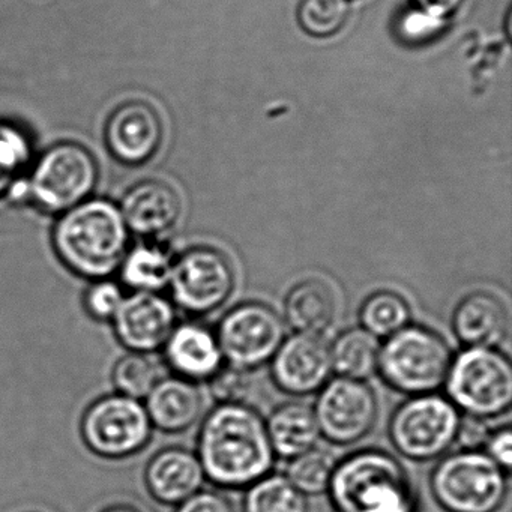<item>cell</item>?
I'll use <instances>...</instances> for the list:
<instances>
[{
	"mask_svg": "<svg viewBox=\"0 0 512 512\" xmlns=\"http://www.w3.org/2000/svg\"><path fill=\"white\" fill-rule=\"evenodd\" d=\"M149 493L167 505H179L200 491L205 472L199 457L184 448L157 452L146 467Z\"/></svg>",
	"mask_w": 512,
	"mask_h": 512,
	"instance_id": "d6986e66",
	"label": "cell"
},
{
	"mask_svg": "<svg viewBox=\"0 0 512 512\" xmlns=\"http://www.w3.org/2000/svg\"><path fill=\"white\" fill-rule=\"evenodd\" d=\"M145 407L155 428L164 433H182L202 415V392L191 380L161 377L146 397Z\"/></svg>",
	"mask_w": 512,
	"mask_h": 512,
	"instance_id": "ffe728a7",
	"label": "cell"
},
{
	"mask_svg": "<svg viewBox=\"0 0 512 512\" xmlns=\"http://www.w3.org/2000/svg\"><path fill=\"white\" fill-rule=\"evenodd\" d=\"M113 383L118 394L143 400L157 385L160 370L149 353L128 352L125 353L113 367Z\"/></svg>",
	"mask_w": 512,
	"mask_h": 512,
	"instance_id": "83f0119b",
	"label": "cell"
},
{
	"mask_svg": "<svg viewBox=\"0 0 512 512\" xmlns=\"http://www.w3.org/2000/svg\"><path fill=\"white\" fill-rule=\"evenodd\" d=\"M32 143L16 125L0 124V197L22 179L31 163Z\"/></svg>",
	"mask_w": 512,
	"mask_h": 512,
	"instance_id": "f1b7e54d",
	"label": "cell"
},
{
	"mask_svg": "<svg viewBox=\"0 0 512 512\" xmlns=\"http://www.w3.org/2000/svg\"><path fill=\"white\" fill-rule=\"evenodd\" d=\"M335 466L337 461L331 452L314 446L292 458L286 478L305 496H317L328 491Z\"/></svg>",
	"mask_w": 512,
	"mask_h": 512,
	"instance_id": "4316f807",
	"label": "cell"
},
{
	"mask_svg": "<svg viewBox=\"0 0 512 512\" xmlns=\"http://www.w3.org/2000/svg\"><path fill=\"white\" fill-rule=\"evenodd\" d=\"M244 512H310L307 497L286 476L266 475L250 485Z\"/></svg>",
	"mask_w": 512,
	"mask_h": 512,
	"instance_id": "d4e9b609",
	"label": "cell"
},
{
	"mask_svg": "<svg viewBox=\"0 0 512 512\" xmlns=\"http://www.w3.org/2000/svg\"><path fill=\"white\" fill-rule=\"evenodd\" d=\"M215 335L227 364L251 371L274 358L286 338V325L268 305L247 302L221 319Z\"/></svg>",
	"mask_w": 512,
	"mask_h": 512,
	"instance_id": "8fae6325",
	"label": "cell"
},
{
	"mask_svg": "<svg viewBox=\"0 0 512 512\" xmlns=\"http://www.w3.org/2000/svg\"><path fill=\"white\" fill-rule=\"evenodd\" d=\"M176 512H235L232 503L215 491H197L184 502L179 503Z\"/></svg>",
	"mask_w": 512,
	"mask_h": 512,
	"instance_id": "836d02e7",
	"label": "cell"
},
{
	"mask_svg": "<svg viewBox=\"0 0 512 512\" xmlns=\"http://www.w3.org/2000/svg\"><path fill=\"white\" fill-rule=\"evenodd\" d=\"M94 155L79 143H58L32 166L25 184V200L47 214L61 215L91 199L98 184Z\"/></svg>",
	"mask_w": 512,
	"mask_h": 512,
	"instance_id": "8992f818",
	"label": "cell"
},
{
	"mask_svg": "<svg viewBox=\"0 0 512 512\" xmlns=\"http://www.w3.org/2000/svg\"><path fill=\"white\" fill-rule=\"evenodd\" d=\"M452 331L464 346L496 349L508 337V310L490 293H470L452 313Z\"/></svg>",
	"mask_w": 512,
	"mask_h": 512,
	"instance_id": "ac0fdd59",
	"label": "cell"
},
{
	"mask_svg": "<svg viewBox=\"0 0 512 512\" xmlns=\"http://www.w3.org/2000/svg\"><path fill=\"white\" fill-rule=\"evenodd\" d=\"M266 430L274 454L290 460L314 448L320 437L313 407L299 401L277 407L266 422Z\"/></svg>",
	"mask_w": 512,
	"mask_h": 512,
	"instance_id": "44dd1931",
	"label": "cell"
},
{
	"mask_svg": "<svg viewBox=\"0 0 512 512\" xmlns=\"http://www.w3.org/2000/svg\"><path fill=\"white\" fill-rule=\"evenodd\" d=\"M337 302L328 284L305 280L284 299V319L298 334L322 335L335 319Z\"/></svg>",
	"mask_w": 512,
	"mask_h": 512,
	"instance_id": "7402d4cb",
	"label": "cell"
},
{
	"mask_svg": "<svg viewBox=\"0 0 512 512\" xmlns=\"http://www.w3.org/2000/svg\"><path fill=\"white\" fill-rule=\"evenodd\" d=\"M347 17V0H304L299 8V23L311 37H332L346 25Z\"/></svg>",
	"mask_w": 512,
	"mask_h": 512,
	"instance_id": "f546056e",
	"label": "cell"
},
{
	"mask_svg": "<svg viewBox=\"0 0 512 512\" xmlns=\"http://www.w3.org/2000/svg\"><path fill=\"white\" fill-rule=\"evenodd\" d=\"M460 421V410L448 398L437 394L413 395L392 415L389 437L403 457L434 460L454 445Z\"/></svg>",
	"mask_w": 512,
	"mask_h": 512,
	"instance_id": "ba28073f",
	"label": "cell"
},
{
	"mask_svg": "<svg viewBox=\"0 0 512 512\" xmlns=\"http://www.w3.org/2000/svg\"><path fill=\"white\" fill-rule=\"evenodd\" d=\"M410 308L406 299L395 292L380 290L365 299L359 310L361 328L376 338H388L410 325Z\"/></svg>",
	"mask_w": 512,
	"mask_h": 512,
	"instance_id": "484cf974",
	"label": "cell"
},
{
	"mask_svg": "<svg viewBox=\"0 0 512 512\" xmlns=\"http://www.w3.org/2000/svg\"><path fill=\"white\" fill-rule=\"evenodd\" d=\"M116 337L128 352L163 349L176 323L175 305L155 292H131L113 317Z\"/></svg>",
	"mask_w": 512,
	"mask_h": 512,
	"instance_id": "4fadbf2b",
	"label": "cell"
},
{
	"mask_svg": "<svg viewBox=\"0 0 512 512\" xmlns=\"http://www.w3.org/2000/svg\"><path fill=\"white\" fill-rule=\"evenodd\" d=\"M163 134V122L154 107L131 101L110 116L106 127L107 148L122 164L140 166L154 157Z\"/></svg>",
	"mask_w": 512,
	"mask_h": 512,
	"instance_id": "9a60e30c",
	"label": "cell"
},
{
	"mask_svg": "<svg viewBox=\"0 0 512 512\" xmlns=\"http://www.w3.org/2000/svg\"><path fill=\"white\" fill-rule=\"evenodd\" d=\"M419 10L448 20L463 5L464 0H415Z\"/></svg>",
	"mask_w": 512,
	"mask_h": 512,
	"instance_id": "8d00e7d4",
	"label": "cell"
},
{
	"mask_svg": "<svg viewBox=\"0 0 512 512\" xmlns=\"http://www.w3.org/2000/svg\"><path fill=\"white\" fill-rule=\"evenodd\" d=\"M124 286L113 278L92 281L85 293V308L92 319L98 322H112L124 302Z\"/></svg>",
	"mask_w": 512,
	"mask_h": 512,
	"instance_id": "4dcf8cb0",
	"label": "cell"
},
{
	"mask_svg": "<svg viewBox=\"0 0 512 512\" xmlns=\"http://www.w3.org/2000/svg\"><path fill=\"white\" fill-rule=\"evenodd\" d=\"M314 413L326 440L335 445H352L373 430L379 403L364 380L338 376L320 389Z\"/></svg>",
	"mask_w": 512,
	"mask_h": 512,
	"instance_id": "7c38bea8",
	"label": "cell"
},
{
	"mask_svg": "<svg viewBox=\"0 0 512 512\" xmlns=\"http://www.w3.org/2000/svg\"><path fill=\"white\" fill-rule=\"evenodd\" d=\"M197 457L215 485L244 488L269 475L275 454L262 415L245 403H229L203 419Z\"/></svg>",
	"mask_w": 512,
	"mask_h": 512,
	"instance_id": "6da1fadb",
	"label": "cell"
},
{
	"mask_svg": "<svg viewBox=\"0 0 512 512\" xmlns=\"http://www.w3.org/2000/svg\"><path fill=\"white\" fill-rule=\"evenodd\" d=\"M130 239L119 205L92 197L59 215L53 229V248L61 262L92 281L118 274Z\"/></svg>",
	"mask_w": 512,
	"mask_h": 512,
	"instance_id": "7a4b0ae2",
	"label": "cell"
},
{
	"mask_svg": "<svg viewBox=\"0 0 512 512\" xmlns=\"http://www.w3.org/2000/svg\"><path fill=\"white\" fill-rule=\"evenodd\" d=\"M485 454L496 461L503 470L508 472L511 469L512 461V431L511 428H500V430L490 433L487 442H485Z\"/></svg>",
	"mask_w": 512,
	"mask_h": 512,
	"instance_id": "e575fe53",
	"label": "cell"
},
{
	"mask_svg": "<svg viewBox=\"0 0 512 512\" xmlns=\"http://www.w3.org/2000/svg\"><path fill=\"white\" fill-rule=\"evenodd\" d=\"M328 491L337 512L416 511L406 470L379 449H364L337 463Z\"/></svg>",
	"mask_w": 512,
	"mask_h": 512,
	"instance_id": "3957f363",
	"label": "cell"
},
{
	"mask_svg": "<svg viewBox=\"0 0 512 512\" xmlns=\"http://www.w3.org/2000/svg\"><path fill=\"white\" fill-rule=\"evenodd\" d=\"M488 436H490V430H488L484 419L466 416V418H461L455 442L460 443L463 449H479L485 445Z\"/></svg>",
	"mask_w": 512,
	"mask_h": 512,
	"instance_id": "d590c367",
	"label": "cell"
},
{
	"mask_svg": "<svg viewBox=\"0 0 512 512\" xmlns=\"http://www.w3.org/2000/svg\"><path fill=\"white\" fill-rule=\"evenodd\" d=\"M250 371L223 364L209 379L211 394L220 404L244 403L251 389Z\"/></svg>",
	"mask_w": 512,
	"mask_h": 512,
	"instance_id": "1f68e13d",
	"label": "cell"
},
{
	"mask_svg": "<svg viewBox=\"0 0 512 512\" xmlns=\"http://www.w3.org/2000/svg\"><path fill=\"white\" fill-rule=\"evenodd\" d=\"M434 499L448 512H497L508 494V476L479 449L446 455L431 473Z\"/></svg>",
	"mask_w": 512,
	"mask_h": 512,
	"instance_id": "5b68a950",
	"label": "cell"
},
{
	"mask_svg": "<svg viewBox=\"0 0 512 512\" xmlns=\"http://www.w3.org/2000/svg\"><path fill=\"white\" fill-rule=\"evenodd\" d=\"M448 400L467 416L497 418L512 404V367L497 349L467 347L452 358L445 380Z\"/></svg>",
	"mask_w": 512,
	"mask_h": 512,
	"instance_id": "52a82bcc",
	"label": "cell"
},
{
	"mask_svg": "<svg viewBox=\"0 0 512 512\" xmlns=\"http://www.w3.org/2000/svg\"><path fill=\"white\" fill-rule=\"evenodd\" d=\"M235 284V269L226 254L202 245L175 257L167 287L173 305L194 316H203L223 307Z\"/></svg>",
	"mask_w": 512,
	"mask_h": 512,
	"instance_id": "30bf717a",
	"label": "cell"
},
{
	"mask_svg": "<svg viewBox=\"0 0 512 512\" xmlns=\"http://www.w3.org/2000/svg\"><path fill=\"white\" fill-rule=\"evenodd\" d=\"M451 362V349L437 332L407 325L380 346L377 370L391 388L413 397L445 385Z\"/></svg>",
	"mask_w": 512,
	"mask_h": 512,
	"instance_id": "277c9868",
	"label": "cell"
},
{
	"mask_svg": "<svg viewBox=\"0 0 512 512\" xmlns=\"http://www.w3.org/2000/svg\"><path fill=\"white\" fill-rule=\"evenodd\" d=\"M379 350V340L370 332L362 328L347 329L329 347L332 370L347 379H368L377 371Z\"/></svg>",
	"mask_w": 512,
	"mask_h": 512,
	"instance_id": "cb8c5ba5",
	"label": "cell"
},
{
	"mask_svg": "<svg viewBox=\"0 0 512 512\" xmlns=\"http://www.w3.org/2000/svg\"><path fill=\"white\" fill-rule=\"evenodd\" d=\"M163 349L175 376L194 383L211 379L224 364L217 335L202 323H179Z\"/></svg>",
	"mask_w": 512,
	"mask_h": 512,
	"instance_id": "e0dca14e",
	"label": "cell"
},
{
	"mask_svg": "<svg viewBox=\"0 0 512 512\" xmlns=\"http://www.w3.org/2000/svg\"><path fill=\"white\" fill-rule=\"evenodd\" d=\"M106 512H139L134 508H130V506L119 505L113 506V508L107 509Z\"/></svg>",
	"mask_w": 512,
	"mask_h": 512,
	"instance_id": "74e56055",
	"label": "cell"
},
{
	"mask_svg": "<svg viewBox=\"0 0 512 512\" xmlns=\"http://www.w3.org/2000/svg\"><path fill=\"white\" fill-rule=\"evenodd\" d=\"M154 425L145 403L122 394L98 398L82 419V436L94 454L109 460L131 457L146 448Z\"/></svg>",
	"mask_w": 512,
	"mask_h": 512,
	"instance_id": "9c48e42d",
	"label": "cell"
},
{
	"mask_svg": "<svg viewBox=\"0 0 512 512\" xmlns=\"http://www.w3.org/2000/svg\"><path fill=\"white\" fill-rule=\"evenodd\" d=\"M175 254L163 241H143L128 248L118 274L119 283L133 292H155L169 286Z\"/></svg>",
	"mask_w": 512,
	"mask_h": 512,
	"instance_id": "603a6c76",
	"label": "cell"
},
{
	"mask_svg": "<svg viewBox=\"0 0 512 512\" xmlns=\"http://www.w3.org/2000/svg\"><path fill=\"white\" fill-rule=\"evenodd\" d=\"M119 208L131 235L143 241H163L178 223L181 200L170 185L143 181L125 193Z\"/></svg>",
	"mask_w": 512,
	"mask_h": 512,
	"instance_id": "2e32d148",
	"label": "cell"
},
{
	"mask_svg": "<svg viewBox=\"0 0 512 512\" xmlns=\"http://www.w3.org/2000/svg\"><path fill=\"white\" fill-rule=\"evenodd\" d=\"M271 361L275 385L295 397L320 391L332 373L329 344L322 335L295 334L284 338Z\"/></svg>",
	"mask_w": 512,
	"mask_h": 512,
	"instance_id": "5bb4252c",
	"label": "cell"
},
{
	"mask_svg": "<svg viewBox=\"0 0 512 512\" xmlns=\"http://www.w3.org/2000/svg\"><path fill=\"white\" fill-rule=\"evenodd\" d=\"M448 20L433 16L427 11L413 10L404 14L400 20L398 31L401 37L410 43H425L431 38L437 37L445 29Z\"/></svg>",
	"mask_w": 512,
	"mask_h": 512,
	"instance_id": "d6a6232c",
	"label": "cell"
}]
</instances>
